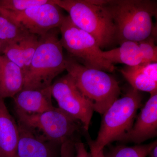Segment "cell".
Masks as SVG:
<instances>
[{
	"label": "cell",
	"instance_id": "277c9868",
	"mask_svg": "<svg viewBox=\"0 0 157 157\" xmlns=\"http://www.w3.org/2000/svg\"><path fill=\"white\" fill-rule=\"evenodd\" d=\"M66 69L94 111L103 114L120 94L117 81L105 71L87 67L75 59L65 58Z\"/></svg>",
	"mask_w": 157,
	"mask_h": 157
},
{
	"label": "cell",
	"instance_id": "9c48e42d",
	"mask_svg": "<svg viewBox=\"0 0 157 157\" xmlns=\"http://www.w3.org/2000/svg\"><path fill=\"white\" fill-rule=\"evenodd\" d=\"M51 93L59 108L79 121L87 131L92 117L91 103L76 86L72 77L67 74L52 84Z\"/></svg>",
	"mask_w": 157,
	"mask_h": 157
},
{
	"label": "cell",
	"instance_id": "9a60e30c",
	"mask_svg": "<svg viewBox=\"0 0 157 157\" xmlns=\"http://www.w3.org/2000/svg\"><path fill=\"white\" fill-rule=\"evenodd\" d=\"M24 74L19 67L0 55V98H14L22 90Z\"/></svg>",
	"mask_w": 157,
	"mask_h": 157
},
{
	"label": "cell",
	"instance_id": "d6986e66",
	"mask_svg": "<svg viewBox=\"0 0 157 157\" xmlns=\"http://www.w3.org/2000/svg\"><path fill=\"white\" fill-rule=\"evenodd\" d=\"M28 32L0 15V40L9 42L21 39Z\"/></svg>",
	"mask_w": 157,
	"mask_h": 157
},
{
	"label": "cell",
	"instance_id": "ffe728a7",
	"mask_svg": "<svg viewBox=\"0 0 157 157\" xmlns=\"http://www.w3.org/2000/svg\"><path fill=\"white\" fill-rule=\"evenodd\" d=\"M51 0H0V8L19 12L50 2Z\"/></svg>",
	"mask_w": 157,
	"mask_h": 157
},
{
	"label": "cell",
	"instance_id": "5bb4252c",
	"mask_svg": "<svg viewBox=\"0 0 157 157\" xmlns=\"http://www.w3.org/2000/svg\"><path fill=\"white\" fill-rule=\"evenodd\" d=\"M121 72L134 89L150 94L157 92V63L126 66Z\"/></svg>",
	"mask_w": 157,
	"mask_h": 157
},
{
	"label": "cell",
	"instance_id": "4fadbf2b",
	"mask_svg": "<svg viewBox=\"0 0 157 157\" xmlns=\"http://www.w3.org/2000/svg\"><path fill=\"white\" fill-rule=\"evenodd\" d=\"M19 139L18 124L0 98V155L2 157H17Z\"/></svg>",
	"mask_w": 157,
	"mask_h": 157
},
{
	"label": "cell",
	"instance_id": "30bf717a",
	"mask_svg": "<svg viewBox=\"0 0 157 157\" xmlns=\"http://www.w3.org/2000/svg\"><path fill=\"white\" fill-rule=\"evenodd\" d=\"M150 94L132 129L120 140L140 144L156 136L157 92Z\"/></svg>",
	"mask_w": 157,
	"mask_h": 157
},
{
	"label": "cell",
	"instance_id": "603a6c76",
	"mask_svg": "<svg viewBox=\"0 0 157 157\" xmlns=\"http://www.w3.org/2000/svg\"><path fill=\"white\" fill-rule=\"evenodd\" d=\"M75 141L67 140L61 145L60 157H74L75 155Z\"/></svg>",
	"mask_w": 157,
	"mask_h": 157
},
{
	"label": "cell",
	"instance_id": "8fae6325",
	"mask_svg": "<svg viewBox=\"0 0 157 157\" xmlns=\"http://www.w3.org/2000/svg\"><path fill=\"white\" fill-rule=\"evenodd\" d=\"M17 124V157H60L61 144L43 139L19 122Z\"/></svg>",
	"mask_w": 157,
	"mask_h": 157
},
{
	"label": "cell",
	"instance_id": "8992f818",
	"mask_svg": "<svg viewBox=\"0 0 157 157\" xmlns=\"http://www.w3.org/2000/svg\"><path fill=\"white\" fill-rule=\"evenodd\" d=\"M15 110L18 122L43 139L60 144L73 140V135L82 126L79 121L59 107L37 114Z\"/></svg>",
	"mask_w": 157,
	"mask_h": 157
},
{
	"label": "cell",
	"instance_id": "7a4b0ae2",
	"mask_svg": "<svg viewBox=\"0 0 157 157\" xmlns=\"http://www.w3.org/2000/svg\"><path fill=\"white\" fill-rule=\"evenodd\" d=\"M69 13L73 23L95 39L100 48L116 41V27L104 0H54Z\"/></svg>",
	"mask_w": 157,
	"mask_h": 157
},
{
	"label": "cell",
	"instance_id": "52a82bcc",
	"mask_svg": "<svg viewBox=\"0 0 157 157\" xmlns=\"http://www.w3.org/2000/svg\"><path fill=\"white\" fill-rule=\"evenodd\" d=\"M61 35L62 46L71 57L82 61L84 66L105 72H113L114 65L103 56L101 49L95 39L87 32L78 28L69 16H65L59 28Z\"/></svg>",
	"mask_w": 157,
	"mask_h": 157
},
{
	"label": "cell",
	"instance_id": "ba28073f",
	"mask_svg": "<svg viewBox=\"0 0 157 157\" xmlns=\"http://www.w3.org/2000/svg\"><path fill=\"white\" fill-rule=\"evenodd\" d=\"M0 15L29 33L43 36L53 29L59 28L65 16L61 9L50 2L19 12L9 11L0 8Z\"/></svg>",
	"mask_w": 157,
	"mask_h": 157
},
{
	"label": "cell",
	"instance_id": "6da1fadb",
	"mask_svg": "<svg viewBox=\"0 0 157 157\" xmlns=\"http://www.w3.org/2000/svg\"><path fill=\"white\" fill-rule=\"evenodd\" d=\"M106 5L116 27V41L138 42L156 36L153 17L157 15V2L150 0H110Z\"/></svg>",
	"mask_w": 157,
	"mask_h": 157
},
{
	"label": "cell",
	"instance_id": "5b68a950",
	"mask_svg": "<svg viewBox=\"0 0 157 157\" xmlns=\"http://www.w3.org/2000/svg\"><path fill=\"white\" fill-rule=\"evenodd\" d=\"M142 101L139 91L133 88L113 103L103 114L96 140L89 142L90 149L98 152L109 144L120 140L131 130Z\"/></svg>",
	"mask_w": 157,
	"mask_h": 157
},
{
	"label": "cell",
	"instance_id": "e0dca14e",
	"mask_svg": "<svg viewBox=\"0 0 157 157\" xmlns=\"http://www.w3.org/2000/svg\"><path fill=\"white\" fill-rule=\"evenodd\" d=\"M156 141L144 145L132 147L119 146L111 150L105 157H146L155 146Z\"/></svg>",
	"mask_w": 157,
	"mask_h": 157
},
{
	"label": "cell",
	"instance_id": "cb8c5ba5",
	"mask_svg": "<svg viewBox=\"0 0 157 157\" xmlns=\"http://www.w3.org/2000/svg\"><path fill=\"white\" fill-rule=\"evenodd\" d=\"M75 155L74 157H92L85 148L84 144L81 141H77L74 143Z\"/></svg>",
	"mask_w": 157,
	"mask_h": 157
},
{
	"label": "cell",
	"instance_id": "44dd1931",
	"mask_svg": "<svg viewBox=\"0 0 157 157\" xmlns=\"http://www.w3.org/2000/svg\"><path fill=\"white\" fill-rule=\"evenodd\" d=\"M21 39L8 42L2 55L6 56L9 60L19 67L22 70L24 74L25 67L22 49L20 43Z\"/></svg>",
	"mask_w": 157,
	"mask_h": 157
},
{
	"label": "cell",
	"instance_id": "4316f807",
	"mask_svg": "<svg viewBox=\"0 0 157 157\" xmlns=\"http://www.w3.org/2000/svg\"><path fill=\"white\" fill-rule=\"evenodd\" d=\"M150 155L151 157H157V146H155L150 152Z\"/></svg>",
	"mask_w": 157,
	"mask_h": 157
},
{
	"label": "cell",
	"instance_id": "7402d4cb",
	"mask_svg": "<svg viewBox=\"0 0 157 157\" xmlns=\"http://www.w3.org/2000/svg\"><path fill=\"white\" fill-rule=\"evenodd\" d=\"M156 37V36H151L143 41L138 42L144 63H157Z\"/></svg>",
	"mask_w": 157,
	"mask_h": 157
},
{
	"label": "cell",
	"instance_id": "d4e9b609",
	"mask_svg": "<svg viewBox=\"0 0 157 157\" xmlns=\"http://www.w3.org/2000/svg\"><path fill=\"white\" fill-rule=\"evenodd\" d=\"M90 154L92 157H105L104 150L96 152L93 150L90 149Z\"/></svg>",
	"mask_w": 157,
	"mask_h": 157
},
{
	"label": "cell",
	"instance_id": "ac0fdd59",
	"mask_svg": "<svg viewBox=\"0 0 157 157\" xmlns=\"http://www.w3.org/2000/svg\"><path fill=\"white\" fill-rule=\"evenodd\" d=\"M39 36L27 33L20 40L25 67L24 75L29 67L39 45Z\"/></svg>",
	"mask_w": 157,
	"mask_h": 157
},
{
	"label": "cell",
	"instance_id": "484cf974",
	"mask_svg": "<svg viewBox=\"0 0 157 157\" xmlns=\"http://www.w3.org/2000/svg\"><path fill=\"white\" fill-rule=\"evenodd\" d=\"M8 42L0 40V55H2L3 51Z\"/></svg>",
	"mask_w": 157,
	"mask_h": 157
},
{
	"label": "cell",
	"instance_id": "7c38bea8",
	"mask_svg": "<svg viewBox=\"0 0 157 157\" xmlns=\"http://www.w3.org/2000/svg\"><path fill=\"white\" fill-rule=\"evenodd\" d=\"M51 86L42 89H23L13 98L15 109L28 114H37L52 109L54 107Z\"/></svg>",
	"mask_w": 157,
	"mask_h": 157
},
{
	"label": "cell",
	"instance_id": "83f0119b",
	"mask_svg": "<svg viewBox=\"0 0 157 157\" xmlns=\"http://www.w3.org/2000/svg\"><path fill=\"white\" fill-rule=\"evenodd\" d=\"M0 157H2V156H1V155H0Z\"/></svg>",
	"mask_w": 157,
	"mask_h": 157
},
{
	"label": "cell",
	"instance_id": "3957f363",
	"mask_svg": "<svg viewBox=\"0 0 157 157\" xmlns=\"http://www.w3.org/2000/svg\"><path fill=\"white\" fill-rule=\"evenodd\" d=\"M57 29L39 36V45L24 75L23 89L49 87L53 79L66 69L63 48Z\"/></svg>",
	"mask_w": 157,
	"mask_h": 157
},
{
	"label": "cell",
	"instance_id": "2e32d148",
	"mask_svg": "<svg viewBox=\"0 0 157 157\" xmlns=\"http://www.w3.org/2000/svg\"><path fill=\"white\" fill-rule=\"evenodd\" d=\"M118 48L109 51H103V56L110 63H121L129 67L143 63L142 53L138 42L125 41Z\"/></svg>",
	"mask_w": 157,
	"mask_h": 157
}]
</instances>
